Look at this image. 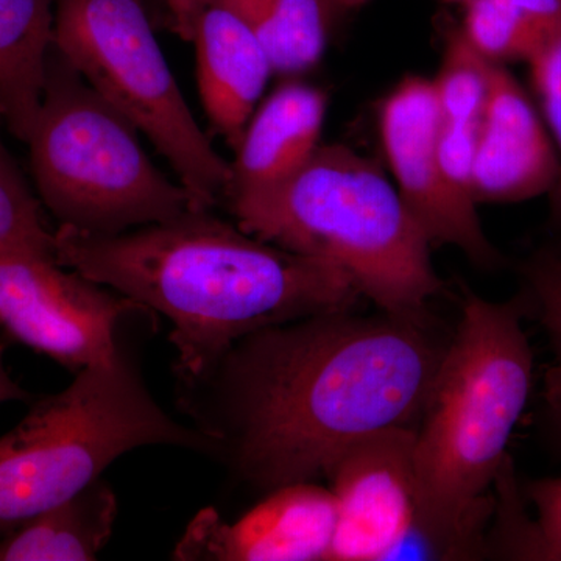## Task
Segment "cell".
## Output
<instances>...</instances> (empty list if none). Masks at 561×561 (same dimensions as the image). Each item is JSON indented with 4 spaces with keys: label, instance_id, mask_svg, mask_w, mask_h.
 I'll use <instances>...</instances> for the list:
<instances>
[{
    "label": "cell",
    "instance_id": "obj_21",
    "mask_svg": "<svg viewBox=\"0 0 561 561\" xmlns=\"http://www.w3.org/2000/svg\"><path fill=\"white\" fill-rule=\"evenodd\" d=\"M524 275L556 353V364L546 375V400L561 430V251L542 250L535 254L524 265Z\"/></svg>",
    "mask_w": 561,
    "mask_h": 561
},
{
    "label": "cell",
    "instance_id": "obj_11",
    "mask_svg": "<svg viewBox=\"0 0 561 561\" xmlns=\"http://www.w3.org/2000/svg\"><path fill=\"white\" fill-rule=\"evenodd\" d=\"M337 524L330 489L295 482L271 494L236 523L206 508L173 551L183 561H328Z\"/></svg>",
    "mask_w": 561,
    "mask_h": 561
},
{
    "label": "cell",
    "instance_id": "obj_14",
    "mask_svg": "<svg viewBox=\"0 0 561 561\" xmlns=\"http://www.w3.org/2000/svg\"><path fill=\"white\" fill-rule=\"evenodd\" d=\"M327 113V91L300 80L280 83L243 130L225 198L272 186L301 169L321 146Z\"/></svg>",
    "mask_w": 561,
    "mask_h": 561
},
{
    "label": "cell",
    "instance_id": "obj_22",
    "mask_svg": "<svg viewBox=\"0 0 561 561\" xmlns=\"http://www.w3.org/2000/svg\"><path fill=\"white\" fill-rule=\"evenodd\" d=\"M531 84L540 113L560 157V176L551 192V216L561 231V24L530 58Z\"/></svg>",
    "mask_w": 561,
    "mask_h": 561
},
{
    "label": "cell",
    "instance_id": "obj_7",
    "mask_svg": "<svg viewBox=\"0 0 561 561\" xmlns=\"http://www.w3.org/2000/svg\"><path fill=\"white\" fill-rule=\"evenodd\" d=\"M54 44L81 77L150 139L206 208L224 202L230 162L195 121L144 0H57Z\"/></svg>",
    "mask_w": 561,
    "mask_h": 561
},
{
    "label": "cell",
    "instance_id": "obj_28",
    "mask_svg": "<svg viewBox=\"0 0 561 561\" xmlns=\"http://www.w3.org/2000/svg\"><path fill=\"white\" fill-rule=\"evenodd\" d=\"M0 119H2V111H0Z\"/></svg>",
    "mask_w": 561,
    "mask_h": 561
},
{
    "label": "cell",
    "instance_id": "obj_8",
    "mask_svg": "<svg viewBox=\"0 0 561 561\" xmlns=\"http://www.w3.org/2000/svg\"><path fill=\"white\" fill-rule=\"evenodd\" d=\"M146 308L65 267L49 247L0 250V327L73 371L122 353L116 328Z\"/></svg>",
    "mask_w": 561,
    "mask_h": 561
},
{
    "label": "cell",
    "instance_id": "obj_18",
    "mask_svg": "<svg viewBox=\"0 0 561 561\" xmlns=\"http://www.w3.org/2000/svg\"><path fill=\"white\" fill-rule=\"evenodd\" d=\"M459 31L486 60L529 61L561 24V0H470Z\"/></svg>",
    "mask_w": 561,
    "mask_h": 561
},
{
    "label": "cell",
    "instance_id": "obj_27",
    "mask_svg": "<svg viewBox=\"0 0 561 561\" xmlns=\"http://www.w3.org/2000/svg\"><path fill=\"white\" fill-rule=\"evenodd\" d=\"M449 2H457V3H463V5H467L470 0H449Z\"/></svg>",
    "mask_w": 561,
    "mask_h": 561
},
{
    "label": "cell",
    "instance_id": "obj_24",
    "mask_svg": "<svg viewBox=\"0 0 561 561\" xmlns=\"http://www.w3.org/2000/svg\"><path fill=\"white\" fill-rule=\"evenodd\" d=\"M527 494L538 512L542 560L561 561V478L531 482Z\"/></svg>",
    "mask_w": 561,
    "mask_h": 561
},
{
    "label": "cell",
    "instance_id": "obj_25",
    "mask_svg": "<svg viewBox=\"0 0 561 561\" xmlns=\"http://www.w3.org/2000/svg\"><path fill=\"white\" fill-rule=\"evenodd\" d=\"M3 353H5V343H0V404L7 401L27 400V391L22 390L7 371Z\"/></svg>",
    "mask_w": 561,
    "mask_h": 561
},
{
    "label": "cell",
    "instance_id": "obj_6",
    "mask_svg": "<svg viewBox=\"0 0 561 561\" xmlns=\"http://www.w3.org/2000/svg\"><path fill=\"white\" fill-rule=\"evenodd\" d=\"M139 133L54 44L27 144L38 198L60 227L121 234L206 208L153 164Z\"/></svg>",
    "mask_w": 561,
    "mask_h": 561
},
{
    "label": "cell",
    "instance_id": "obj_19",
    "mask_svg": "<svg viewBox=\"0 0 561 561\" xmlns=\"http://www.w3.org/2000/svg\"><path fill=\"white\" fill-rule=\"evenodd\" d=\"M496 62L486 60L460 31L446 41L445 58L434 83L440 122L453 125L482 124L489 105Z\"/></svg>",
    "mask_w": 561,
    "mask_h": 561
},
{
    "label": "cell",
    "instance_id": "obj_12",
    "mask_svg": "<svg viewBox=\"0 0 561 561\" xmlns=\"http://www.w3.org/2000/svg\"><path fill=\"white\" fill-rule=\"evenodd\" d=\"M168 24L194 44L210 130L236 149L275 70L250 25L225 0H165Z\"/></svg>",
    "mask_w": 561,
    "mask_h": 561
},
{
    "label": "cell",
    "instance_id": "obj_13",
    "mask_svg": "<svg viewBox=\"0 0 561 561\" xmlns=\"http://www.w3.org/2000/svg\"><path fill=\"white\" fill-rule=\"evenodd\" d=\"M559 176V151L540 111L518 80L496 62L476 149V205L551 194Z\"/></svg>",
    "mask_w": 561,
    "mask_h": 561
},
{
    "label": "cell",
    "instance_id": "obj_15",
    "mask_svg": "<svg viewBox=\"0 0 561 561\" xmlns=\"http://www.w3.org/2000/svg\"><path fill=\"white\" fill-rule=\"evenodd\" d=\"M54 35L51 0H0V111L22 142L38 117Z\"/></svg>",
    "mask_w": 561,
    "mask_h": 561
},
{
    "label": "cell",
    "instance_id": "obj_2",
    "mask_svg": "<svg viewBox=\"0 0 561 561\" xmlns=\"http://www.w3.org/2000/svg\"><path fill=\"white\" fill-rule=\"evenodd\" d=\"M55 254L65 267L171 321L183 387L251 332L351 311L362 297L330 262L261 241L210 208L121 234L58 227Z\"/></svg>",
    "mask_w": 561,
    "mask_h": 561
},
{
    "label": "cell",
    "instance_id": "obj_5",
    "mask_svg": "<svg viewBox=\"0 0 561 561\" xmlns=\"http://www.w3.org/2000/svg\"><path fill=\"white\" fill-rule=\"evenodd\" d=\"M76 375L0 437V537L76 496L140 446L220 451L208 432L162 411L124 353Z\"/></svg>",
    "mask_w": 561,
    "mask_h": 561
},
{
    "label": "cell",
    "instance_id": "obj_10",
    "mask_svg": "<svg viewBox=\"0 0 561 561\" xmlns=\"http://www.w3.org/2000/svg\"><path fill=\"white\" fill-rule=\"evenodd\" d=\"M416 427H390L354 443L328 472L337 524L328 561L391 560L416 522Z\"/></svg>",
    "mask_w": 561,
    "mask_h": 561
},
{
    "label": "cell",
    "instance_id": "obj_26",
    "mask_svg": "<svg viewBox=\"0 0 561 561\" xmlns=\"http://www.w3.org/2000/svg\"><path fill=\"white\" fill-rule=\"evenodd\" d=\"M370 2V0H337L339 10L341 11H350L360 9L365 3Z\"/></svg>",
    "mask_w": 561,
    "mask_h": 561
},
{
    "label": "cell",
    "instance_id": "obj_4",
    "mask_svg": "<svg viewBox=\"0 0 561 561\" xmlns=\"http://www.w3.org/2000/svg\"><path fill=\"white\" fill-rule=\"evenodd\" d=\"M241 230L341 268L382 312L424 316L442 290L431 242L376 162L320 146L286 180L225 198Z\"/></svg>",
    "mask_w": 561,
    "mask_h": 561
},
{
    "label": "cell",
    "instance_id": "obj_9",
    "mask_svg": "<svg viewBox=\"0 0 561 561\" xmlns=\"http://www.w3.org/2000/svg\"><path fill=\"white\" fill-rule=\"evenodd\" d=\"M379 122L394 186L431 245H453L474 264L496 265L500 254L482 230L478 205L461 197L442 171L440 110L432 80L405 77L383 101Z\"/></svg>",
    "mask_w": 561,
    "mask_h": 561
},
{
    "label": "cell",
    "instance_id": "obj_23",
    "mask_svg": "<svg viewBox=\"0 0 561 561\" xmlns=\"http://www.w3.org/2000/svg\"><path fill=\"white\" fill-rule=\"evenodd\" d=\"M481 125H453L440 122L437 153L442 171L461 197L472 198V172Z\"/></svg>",
    "mask_w": 561,
    "mask_h": 561
},
{
    "label": "cell",
    "instance_id": "obj_3",
    "mask_svg": "<svg viewBox=\"0 0 561 561\" xmlns=\"http://www.w3.org/2000/svg\"><path fill=\"white\" fill-rule=\"evenodd\" d=\"M534 357L516 302L465 295L416 426V522L434 560L476 559L493 511L489 490L531 387Z\"/></svg>",
    "mask_w": 561,
    "mask_h": 561
},
{
    "label": "cell",
    "instance_id": "obj_16",
    "mask_svg": "<svg viewBox=\"0 0 561 561\" xmlns=\"http://www.w3.org/2000/svg\"><path fill=\"white\" fill-rule=\"evenodd\" d=\"M116 516V496L99 479L3 535L0 561L95 560L110 541Z\"/></svg>",
    "mask_w": 561,
    "mask_h": 561
},
{
    "label": "cell",
    "instance_id": "obj_1",
    "mask_svg": "<svg viewBox=\"0 0 561 561\" xmlns=\"http://www.w3.org/2000/svg\"><path fill=\"white\" fill-rule=\"evenodd\" d=\"M446 346L424 316L341 311L273 324L183 387V409L251 485L312 482L362 438L419 426Z\"/></svg>",
    "mask_w": 561,
    "mask_h": 561
},
{
    "label": "cell",
    "instance_id": "obj_20",
    "mask_svg": "<svg viewBox=\"0 0 561 561\" xmlns=\"http://www.w3.org/2000/svg\"><path fill=\"white\" fill-rule=\"evenodd\" d=\"M10 247L54 249L55 231L47 227L43 203L0 135V250Z\"/></svg>",
    "mask_w": 561,
    "mask_h": 561
},
{
    "label": "cell",
    "instance_id": "obj_17",
    "mask_svg": "<svg viewBox=\"0 0 561 561\" xmlns=\"http://www.w3.org/2000/svg\"><path fill=\"white\" fill-rule=\"evenodd\" d=\"M261 41L279 76L295 77L319 65L337 0H225Z\"/></svg>",
    "mask_w": 561,
    "mask_h": 561
}]
</instances>
